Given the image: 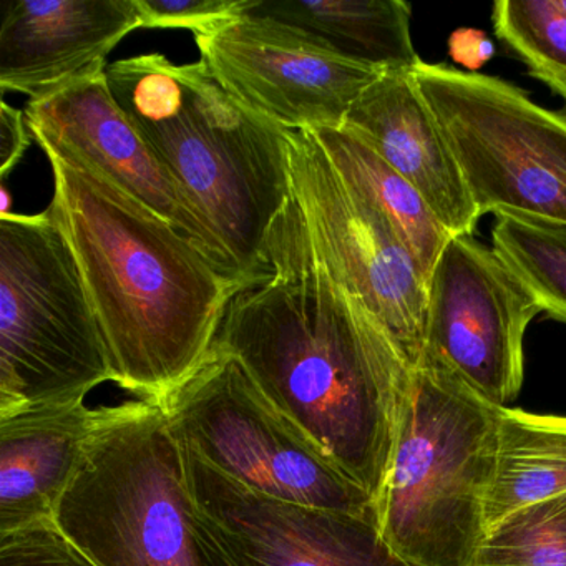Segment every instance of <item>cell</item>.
Returning <instances> with one entry per match:
<instances>
[{"instance_id":"1","label":"cell","mask_w":566,"mask_h":566,"mask_svg":"<svg viewBox=\"0 0 566 566\" xmlns=\"http://www.w3.org/2000/svg\"><path fill=\"white\" fill-rule=\"evenodd\" d=\"M266 258L270 274L231 297L213 349L237 357L376 509L413 369L327 271L294 197L271 228Z\"/></svg>"},{"instance_id":"2","label":"cell","mask_w":566,"mask_h":566,"mask_svg":"<svg viewBox=\"0 0 566 566\" xmlns=\"http://www.w3.org/2000/svg\"><path fill=\"white\" fill-rule=\"evenodd\" d=\"M54 175L48 211L67 240L114 367V382L160 402L213 349L241 290L197 243L85 164L32 132Z\"/></svg>"},{"instance_id":"3","label":"cell","mask_w":566,"mask_h":566,"mask_svg":"<svg viewBox=\"0 0 566 566\" xmlns=\"http://www.w3.org/2000/svg\"><path fill=\"white\" fill-rule=\"evenodd\" d=\"M112 97L220 244L241 287L270 274L271 228L293 200L287 130L234 101L207 65L161 54L108 64Z\"/></svg>"},{"instance_id":"4","label":"cell","mask_w":566,"mask_h":566,"mask_svg":"<svg viewBox=\"0 0 566 566\" xmlns=\"http://www.w3.org/2000/svg\"><path fill=\"white\" fill-rule=\"evenodd\" d=\"M500 412L439 364L413 370L376 503L384 539L413 565H472L489 530Z\"/></svg>"},{"instance_id":"5","label":"cell","mask_w":566,"mask_h":566,"mask_svg":"<svg viewBox=\"0 0 566 566\" xmlns=\"http://www.w3.org/2000/svg\"><path fill=\"white\" fill-rule=\"evenodd\" d=\"M54 523L97 566H205L184 450L160 403L101 407Z\"/></svg>"},{"instance_id":"6","label":"cell","mask_w":566,"mask_h":566,"mask_svg":"<svg viewBox=\"0 0 566 566\" xmlns=\"http://www.w3.org/2000/svg\"><path fill=\"white\" fill-rule=\"evenodd\" d=\"M114 367L49 211L0 217V416L84 403Z\"/></svg>"},{"instance_id":"7","label":"cell","mask_w":566,"mask_h":566,"mask_svg":"<svg viewBox=\"0 0 566 566\" xmlns=\"http://www.w3.org/2000/svg\"><path fill=\"white\" fill-rule=\"evenodd\" d=\"M158 403L180 446L247 489L294 505L376 515L370 496L264 396L237 357L211 349Z\"/></svg>"},{"instance_id":"8","label":"cell","mask_w":566,"mask_h":566,"mask_svg":"<svg viewBox=\"0 0 566 566\" xmlns=\"http://www.w3.org/2000/svg\"><path fill=\"white\" fill-rule=\"evenodd\" d=\"M420 94L483 214L566 224V108L548 111L493 75L420 62Z\"/></svg>"},{"instance_id":"9","label":"cell","mask_w":566,"mask_h":566,"mask_svg":"<svg viewBox=\"0 0 566 566\" xmlns=\"http://www.w3.org/2000/svg\"><path fill=\"white\" fill-rule=\"evenodd\" d=\"M293 197L334 280L382 324L406 363L426 354L427 280L392 224L350 187L313 130H287Z\"/></svg>"},{"instance_id":"10","label":"cell","mask_w":566,"mask_h":566,"mask_svg":"<svg viewBox=\"0 0 566 566\" xmlns=\"http://www.w3.org/2000/svg\"><path fill=\"white\" fill-rule=\"evenodd\" d=\"M181 450L205 566H417L384 539L376 515L268 499Z\"/></svg>"},{"instance_id":"11","label":"cell","mask_w":566,"mask_h":566,"mask_svg":"<svg viewBox=\"0 0 566 566\" xmlns=\"http://www.w3.org/2000/svg\"><path fill=\"white\" fill-rule=\"evenodd\" d=\"M542 313L520 277L475 234L452 237L427 281L426 354L509 407L525 379V336ZM422 363V364H423Z\"/></svg>"},{"instance_id":"12","label":"cell","mask_w":566,"mask_h":566,"mask_svg":"<svg viewBox=\"0 0 566 566\" xmlns=\"http://www.w3.org/2000/svg\"><path fill=\"white\" fill-rule=\"evenodd\" d=\"M200 61L244 107L284 130L343 128L384 71L344 57L316 35L263 15H238L195 35Z\"/></svg>"},{"instance_id":"13","label":"cell","mask_w":566,"mask_h":566,"mask_svg":"<svg viewBox=\"0 0 566 566\" xmlns=\"http://www.w3.org/2000/svg\"><path fill=\"white\" fill-rule=\"evenodd\" d=\"M24 112L31 132L65 145L190 238L233 280L220 244L112 97L105 72L44 101H29Z\"/></svg>"},{"instance_id":"14","label":"cell","mask_w":566,"mask_h":566,"mask_svg":"<svg viewBox=\"0 0 566 566\" xmlns=\"http://www.w3.org/2000/svg\"><path fill=\"white\" fill-rule=\"evenodd\" d=\"M140 29L135 0H6L0 91L44 101L107 71V57Z\"/></svg>"},{"instance_id":"15","label":"cell","mask_w":566,"mask_h":566,"mask_svg":"<svg viewBox=\"0 0 566 566\" xmlns=\"http://www.w3.org/2000/svg\"><path fill=\"white\" fill-rule=\"evenodd\" d=\"M343 128L399 171L452 237L475 234L482 217L413 71L382 72L350 107Z\"/></svg>"},{"instance_id":"16","label":"cell","mask_w":566,"mask_h":566,"mask_svg":"<svg viewBox=\"0 0 566 566\" xmlns=\"http://www.w3.org/2000/svg\"><path fill=\"white\" fill-rule=\"evenodd\" d=\"M98 419L85 402L0 416V535L54 522Z\"/></svg>"},{"instance_id":"17","label":"cell","mask_w":566,"mask_h":566,"mask_svg":"<svg viewBox=\"0 0 566 566\" xmlns=\"http://www.w3.org/2000/svg\"><path fill=\"white\" fill-rule=\"evenodd\" d=\"M248 12L303 29L379 71H413L422 62L410 34L412 6L402 0H253Z\"/></svg>"},{"instance_id":"18","label":"cell","mask_w":566,"mask_h":566,"mask_svg":"<svg viewBox=\"0 0 566 566\" xmlns=\"http://www.w3.org/2000/svg\"><path fill=\"white\" fill-rule=\"evenodd\" d=\"M562 496H566V417L502 407L486 528L526 506Z\"/></svg>"},{"instance_id":"19","label":"cell","mask_w":566,"mask_h":566,"mask_svg":"<svg viewBox=\"0 0 566 566\" xmlns=\"http://www.w3.org/2000/svg\"><path fill=\"white\" fill-rule=\"evenodd\" d=\"M313 132L340 177L389 220L429 281L433 264L452 234L437 220L419 191L347 128Z\"/></svg>"},{"instance_id":"20","label":"cell","mask_w":566,"mask_h":566,"mask_svg":"<svg viewBox=\"0 0 566 566\" xmlns=\"http://www.w3.org/2000/svg\"><path fill=\"white\" fill-rule=\"evenodd\" d=\"M492 248L525 284L542 313L566 324V224L499 214Z\"/></svg>"},{"instance_id":"21","label":"cell","mask_w":566,"mask_h":566,"mask_svg":"<svg viewBox=\"0 0 566 566\" xmlns=\"http://www.w3.org/2000/svg\"><path fill=\"white\" fill-rule=\"evenodd\" d=\"M492 24L528 74L566 104V14L556 0H499Z\"/></svg>"},{"instance_id":"22","label":"cell","mask_w":566,"mask_h":566,"mask_svg":"<svg viewBox=\"0 0 566 566\" xmlns=\"http://www.w3.org/2000/svg\"><path fill=\"white\" fill-rule=\"evenodd\" d=\"M470 566H566V496L526 506L496 523Z\"/></svg>"},{"instance_id":"23","label":"cell","mask_w":566,"mask_h":566,"mask_svg":"<svg viewBox=\"0 0 566 566\" xmlns=\"http://www.w3.org/2000/svg\"><path fill=\"white\" fill-rule=\"evenodd\" d=\"M140 29L190 31L200 35L250 11L253 0H135Z\"/></svg>"},{"instance_id":"24","label":"cell","mask_w":566,"mask_h":566,"mask_svg":"<svg viewBox=\"0 0 566 566\" xmlns=\"http://www.w3.org/2000/svg\"><path fill=\"white\" fill-rule=\"evenodd\" d=\"M0 566H97L54 522L0 535Z\"/></svg>"},{"instance_id":"25","label":"cell","mask_w":566,"mask_h":566,"mask_svg":"<svg viewBox=\"0 0 566 566\" xmlns=\"http://www.w3.org/2000/svg\"><path fill=\"white\" fill-rule=\"evenodd\" d=\"M32 137L24 111L11 107L2 102L0 105V178L6 181L19 161L24 158Z\"/></svg>"},{"instance_id":"26","label":"cell","mask_w":566,"mask_h":566,"mask_svg":"<svg viewBox=\"0 0 566 566\" xmlns=\"http://www.w3.org/2000/svg\"><path fill=\"white\" fill-rule=\"evenodd\" d=\"M0 198H2V200H0V217L14 213V211L11 210L12 198L8 187H6V181H2V185H0Z\"/></svg>"},{"instance_id":"27","label":"cell","mask_w":566,"mask_h":566,"mask_svg":"<svg viewBox=\"0 0 566 566\" xmlns=\"http://www.w3.org/2000/svg\"><path fill=\"white\" fill-rule=\"evenodd\" d=\"M556 4H558V8L566 14V0H556Z\"/></svg>"}]
</instances>
